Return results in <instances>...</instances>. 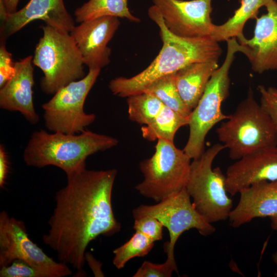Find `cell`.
Masks as SVG:
<instances>
[{
  "label": "cell",
  "mask_w": 277,
  "mask_h": 277,
  "mask_svg": "<svg viewBox=\"0 0 277 277\" xmlns=\"http://www.w3.org/2000/svg\"><path fill=\"white\" fill-rule=\"evenodd\" d=\"M118 143L113 137L89 130L70 134L41 130L31 134L23 159L27 166L39 168L54 166L67 175L86 167L89 156L110 149Z\"/></svg>",
  "instance_id": "3"
},
{
  "label": "cell",
  "mask_w": 277,
  "mask_h": 277,
  "mask_svg": "<svg viewBox=\"0 0 277 277\" xmlns=\"http://www.w3.org/2000/svg\"><path fill=\"white\" fill-rule=\"evenodd\" d=\"M0 45V87L12 76L15 71L12 55L6 47V41L1 40Z\"/></svg>",
  "instance_id": "30"
},
{
  "label": "cell",
  "mask_w": 277,
  "mask_h": 277,
  "mask_svg": "<svg viewBox=\"0 0 277 277\" xmlns=\"http://www.w3.org/2000/svg\"><path fill=\"white\" fill-rule=\"evenodd\" d=\"M76 22H83L102 16L125 18L139 23L128 7V0H89L74 12Z\"/></svg>",
  "instance_id": "21"
},
{
  "label": "cell",
  "mask_w": 277,
  "mask_h": 277,
  "mask_svg": "<svg viewBox=\"0 0 277 277\" xmlns=\"http://www.w3.org/2000/svg\"><path fill=\"white\" fill-rule=\"evenodd\" d=\"M117 171L88 170L66 175V185L55 195V207L43 236L58 260L82 271L89 243L101 235L117 233L121 224L114 215L111 196Z\"/></svg>",
  "instance_id": "1"
},
{
  "label": "cell",
  "mask_w": 277,
  "mask_h": 277,
  "mask_svg": "<svg viewBox=\"0 0 277 277\" xmlns=\"http://www.w3.org/2000/svg\"><path fill=\"white\" fill-rule=\"evenodd\" d=\"M270 219L271 228L274 230L277 231V215L270 217Z\"/></svg>",
  "instance_id": "34"
},
{
  "label": "cell",
  "mask_w": 277,
  "mask_h": 277,
  "mask_svg": "<svg viewBox=\"0 0 277 277\" xmlns=\"http://www.w3.org/2000/svg\"><path fill=\"white\" fill-rule=\"evenodd\" d=\"M174 271L177 272L175 260L167 259L164 263L159 264L144 261L133 276L170 277Z\"/></svg>",
  "instance_id": "26"
},
{
  "label": "cell",
  "mask_w": 277,
  "mask_h": 277,
  "mask_svg": "<svg viewBox=\"0 0 277 277\" xmlns=\"http://www.w3.org/2000/svg\"><path fill=\"white\" fill-rule=\"evenodd\" d=\"M1 1L6 8L8 14H10L16 12L17 6L19 0H0Z\"/></svg>",
  "instance_id": "33"
},
{
  "label": "cell",
  "mask_w": 277,
  "mask_h": 277,
  "mask_svg": "<svg viewBox=\"0 0 277 277\" xmlns=\"http://www.w3.org/2000/svg\"><path fill=\"white\" fill-rule=\"evenodd\" d=\"M191 160L173 142L158 140L152 156L140 163L144 178L135 189L144 196L160 202L185 187Z\"/></svg>",
  "instance_id": "8"
},
{
  "label": "cell",
  "mask_w": 277,
  "mask_h": 277,
  "mask_svg": "<svg viewBox=\"0 0 277 277\" xmlns=\"http://www.w3.org/2000/svg\"><path fill=\"white\" fill-rule=\"evenodd\" d=\"M127 97L129 118L140 124H149L165 106L155 96L147 92Z\"/></svg>",
  "instance_id": "24"
},
{
  "label": "cell",
  "mask_w": 277,
  "mask_h": 277,
  "mask_svg": "<svg viewBox=\"0 0 277 277\" xmlns=\"http://www.w3.org/2000/svg\"><path fill=\"white\" fill-rule=\"evenodd\" d=\"M258 90L260 94V105L268 114L277 130V88L259 85Z\"/></svg>",
  "instance_id": "28"
},
{
  "label": "cell",
  "mask_w": 277,
  "mask_h": 277,
  "mask_svg": "<svg viewBox=\"0 0 277 277\" xmlns=\"http://www.w3.org/2000/svg\"><path fill=\"white\" fill-rule=\"evenodd\" d=\"M267 13L256 18L254 35L250 39L244 35L237 37L245 48L244 54L252 69L258 73L277 71V3L266 7Z\"/></svg>",
  "instance_id": "14"
},
{
  "label": "cell",
  "mask_w": 277,
  "mask_h": 277,
  "mask_svg": "<svg viewBox=\"0 0 277 277\" xmlns=\"http://www.w3.org/2000/svg\"><path fill=\"white\" fill-rule=\"evenodd\" d=\"M0 277H43L36 270L21 260L1 267Z\"/></svg>",
  "instance_id": "29"
},
{
  "label": "cell",
  "mask_w": 277,
  "mask_h": 277,
  "mask_svg": "<svg viewBox=\"0 0 277 277\" xmlns=\"http://www.w3.org/2000/svg\"><path fill=\"white\" fill-rule=\"evenodd\" d=\"M219 140L238 160L256 150L277 146V130L251 88L234 112L216 129Z\"/></svg>",
  "instance_id": "4"
},
{
  "label": "cell",
  "mask_w": 277,
  "mask_h": 277,
  "mask_svg": "<svg viewBox=\"0 0 277 277\" xmlns=\"http://www.w3.org/2000/svg\"><path fill=\"white\" fill-rule=\"evenodd\" d=\"M227 50L222 66L211 77L206 89L189 117V137L183 150L192 160L199 158L205 151L208 133L217 123L227 120L229 115L222 110V105L229 95V70L238 52L244 47L236 37L226 41Z\"/></svg>",
  "instance_id": "5"
},
{
  "label": "cell",
  "mask_w": 277,
  "mask_h": 277,
  "mask_svg": "<svg viewBox=\"0 0 277 277\" xmlns=\"http://www.w3.org/2000/svg\"><path fill=\"white\" fill-rule=\"evenodd\" d=\"M189 118L165 106L157 115L141 128L143 137L153 141L164 139L173 142L176 131L188 125Z\"/></svg>",
  "instance_id": "22"
},
{
  "label": "cell",
  "mask_w": 277,
  "mask_h": 277,
  "mask_svg": "<svg viewBox=\"0 0 277 277\" xmlns=\"http://www.w3.org/2000/svg\"><path fill=\"white\" fill-rule=\"evenodd\" d=\"M9 172L8 156L2 145L0 146V187H3Z\"/></svg>",
  "instance_id": "31"
},
{
  "label": "cell",
  "mask_w": 277,
  "mask_h": 277,
  "mask_svg": "<svg viewBox=\"0 0 277 277\" xmlns=\"http://www.w3.org/2000/svg\"><path fill=\"white\" fill-rule=\"evenodd\" d=\"M154 242L142 233L135 231L127 242L113 250V265L120 269L131 259L146 255L153 248Z\"/></svg>",
  "instance_id": "25"
},
{
  "label": "cell",
  "mask_w": 277,
  "mask_h": 277,
  "mask_svg": "<svg viewBox=\"0 0 277 277\" xmlns=\"http://www.w3.org/2000/svg\"><path fill=\"white\" fill-rule=\"evenodd\" d=\"M101 69H89L82 78L73 81L58 89L42 105L46 128L55 132L76 134L95 120V115L84 111L85 102Z\"/></svg>",
  "instance_id": "9"
},
{
  "label": "cell",
  "mask_w": 277,
  "mask_h": 277,
  "mask_svg": "<svg viewBox=\"0 0 277 277\" xmlns=\"http://www.w3.org/2000/svg\"><path fill=\"white\" fill-rule=\"evenodd\" d=\"M167 29L183 37L211 36L212 0H151Z\"/></svg>",
  "instance_id": "12"
},
{
  "label": "cell",
  "mask_w": 277,
  "mask_h": 277,
  "mask_svg": "<svg viewBox=\"0 0 277 277\" xmlns=\"http://www.w3.org/2000/svg\"><path fill=\"white\" fill-rule=\"evenodd\" d=\"M148 14L160 28L162 48L151 63L138 74L112 80L109 87L114 95L125 97L142 93L161 77L175 73L192 63L218 61L222 54L218 42L210 36L183 37L171 32L154 5L149 8Z\"/></svg>",
  "instance_id": "2"
},
{
  "label": "cell",
  "mask_w": 277,
  "mask_h": 277,
  "mask_svg": "<svg viewBox=\"0 0 277 277\" xmlns=\"http://www.w3.org/2000/svg\"><path fill=\"white\" fill-rule=\"evenodd\" d=\"M218 68V61L212 60L192 63L174 73L179 92L190 111L196 106Z\"/></svg>",
  "instance_id": "19"
},
{
  "label": "cell",
  "mask_w": 277,
  "mask_h": 277,
  "mask_svg": "<svg viewBox=\"0 0 277 277\" xmlns=\"http://www.w3.org/2000/svg\"><path fill=\"white\" fill-rule=\"evenodd\" d=\"M32 56L14 63L15 71L0 89V107L11 111L19 112L30 123L39 120L33 101L34 85Z\"/></svg>",
  "instance_id": "17"
},
{
  "label": "cell",
  "mask_w": 277,
  "mask_h": 277,
  "mask_svg": "<svg viewBox=\"0 0 277 277\" xmlns=\"http://www.w3.org/2000/svg\"><path fill=\"white\" fill-rule=\"evenodd\" d=\"M85 259L95 276H104L101 269L102 263L97 261L90 252H86Z\"/></svg>",
  "instance_id": "32"
},
{
  "label": "cell",
  "mask_w": 277,
  "mask_h": 277,
  "mask_svg": "<svg viewBox=\"0 0 277 277\" xmlns=\"http://www.w3.org/2000/svg\"><path fill=\"white\" fill-rule=\"evenodd\" d=\"M162 223L152 216H143L134 219L133 228L135 231L142 233L153 242L163 239Z\"/></svg>",
  "instance_id": "27"
},
{
  "label": "cell",
  "mask_w": 277,
  "mask_h": 277,
  "mask_svg": "<svg viewBox=\"0 0 277 277\" xmlns=\"http://www.w3.org/2000/svg\"><path fill=\"white\" fill-rule=\"evenodd\" d=\"M134 219L152 216L159 220L169 233V241L164 244L167 259L175 260L174 250L176 243L185 231L195 229L203 236L215 231L196 210L185 187L152 205H141L132 211Z\"/></svg>",
  "instance_id": "11"
},
{
  "label": "cell",
  "mask_w": 277,
  "mask_h": 277,
  "mask_svg": "<svg viewBox=\"0 0 277 277\" xmlns=\"http://www.w3.org/2000/svg\"><path fill=\"white\" fill-rule=\"evenodd\" d=\"M225 177L226 189L231 196L254 183L276 181L277 146L243 156L227 168Z\"/></svg>",
  "instance_id": "16"
},
{
  "label": "cell",
  "mask_w": 277,
  "mask_h": 277,
  "mask_svg": "<svg viewBox=\"0 0 277 277\" xmlns=\"http://www.w3.org/2000/svg\"><path fill=\"white\" fill-rule=\"evenodd\" d=\"M272 260L274 261V263L277 265V252H275L274 254H273L272 256ZM274 275L275 276H277V269L276 272L274 273Z\"/></svg>",
  "instance_id": "35"
},
{
  "label": "cell",
  "mask_w": 277,
  "mask_h": 277,
  "mask_svg": "<svg viewBox=\"0 0 277 277\" xmlns=\"http://www.w3.org/2000/svg\"><path fill=\"white\" fill-rule=\"evenodd\" d=\"M143 92L154 95L165 106L189 118L191 111L187 108L180 96L176 85L174 73L157 79Z\"/></svg>",
  "instance_id": "23"
},
{
  "label": "cell",
  "mask_w": 277,
  "mask_h": 277,
  "mask_svg": "<svg viewBox=\"0 0 277 277\" xmlns=\"http://www.w3.org/2000/svg\"><path fill=\"white\" fill-rule=\"evenodd\" d=\"M37 19L69 33L75 27L74 20L66 9L63 0H30L23 8L8 14L1 21L0 40L6 41L26 25Z\"/></svg>",
  "instance_id": "15"
},
{
  "label": "cell",
  "mask_w": 277,
  "mask_h": 277,
  "mask_svg": "<svg viewBox=\"0 0 277 277\" xmlns=\"http://www.w3.org/2000/svg\"><path fill=\"white\" fill-rule=\"evenodd\" d=\"M239 193V201L228 217L231 226L238 228L256 218L277 215V180L254 183Z\"/></svg>",
  "instance_id": "18"
},
{
  "label": "cell",
  "mask_w": 277,
  "mask_h": 277,
  "mask_svg": "<svg viewBox=\"0 0 277 277\" xmlns=\"http://www.w3.org/2000/svg\"><path fill=\"white\" fill-rule=\"evenodd\" d=\"M120 25L118 17L102 16L83 22L70 32L89 69H101L110 63L107 44Z\"/></svg>",
  "instance_id": "13"
},
{
  "label": "cell",
  "mask_w": 277,
  "mask_h": 277,
  "mask_svg": "<svg viewBox=\"0 0 277 277\" xmlns=\"http://www.w3.org/2000/svg\"><path fill=\"white\" fill-rule=\"evenodd\" d=\"M274 2V0H241L240 7L231 17L222 25H214L210 37L219 42L244 35L243 28L247 21L255 17L261 7H267Z\"/></svg>",
  "instance_id": "20"
},
{
  "label": "cell",
  "mask_w": 277,
  "mask_h": 277,
  "mask_svg": "<svg viewBox=\"0 0 277 277\" xmlns=\"http://www.w3.org/2000/svg\"><path fill=\"white\" fill-rule=\"evenodd\" d=\"M225 148L222 144H214L193 160L185 186L196 210L210 224L227 220L233 209L225 174L220 167L212 168L215 158Z\"/></svg>",
  "instance_id": "7"
},
{
  "label": "cell",
  "mask_w": 277,
  "mask_h": 277,
  "mask_svg": "<svg viewBox=\"0 0 277 277\" xmlns=\"http://www.w3.org/2000/svg\"><path fill=\"white\" fill-rule=\"evenodd\" d=\"M36 46L33 64L43 71L42 91L54 94L69 83L85 76L82 55L69 33L48 25Z\"/></svg>",
  "instance_id": "6"
},
{
  "label": "cell",
  "mask_w": 277,
  "mask_h": 277,
  "mask_svg": "<svg viewBox=\"0 0 277 277\" xmlns=\"http://www.w3.org/2000/svg\"><path fill=\"white\" fill-rule=\"evenodd\" d=\"M21 260L43 277H65L72 274L68 265L56 262L31 240L23 221L0 213V267Z\"/></svg>",
  "instance_id": "10"
}]
</instances>
